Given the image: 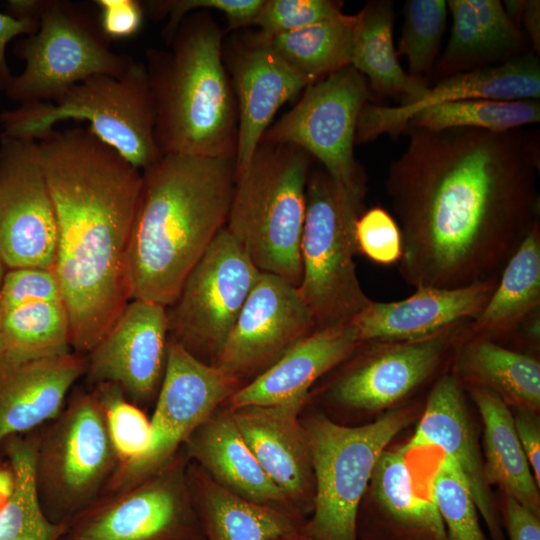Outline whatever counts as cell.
I'll return each mask as SVG.
<instances>
[{"instance_id": "51", "label": "cell", "mask_w": 540, "mask_h": 540, "mask_svg": "<svg viewBox=\"0 0 540 540\" xmlns=\"http://www.w3.org/2000/svg\"><path fill=\"white\" fill-rule=\"evenodd\" d=\"M7 269L5 267V265L3 264V261L0 257V290H1V286H2V282H3V279H4V275L6 273Z\"/></svg>"}, {"instance_id": "46", "label": "cell", "mask_w": 540, "mask_h": 540, "mask_svg": "<svg viewBox=\"0 0 540 540\" xmlns=\"http://www.w3.org/2000/svg\"><path fill=\"white\" fill-rule=\"evenodd\" d=\"M39 21L34 18H15L0 12V92L5 93L14 75L7 63L6 48L17 36H30L37 32Z\"/></svg>"}, {"instance_id": "9", "label": "cell", "mask_w": 540, "mask_h": 540, "mask_svg": "<svg viewBox=\"0 0 540 540\" xmlns=\"http://www.w3.org/2000/svg\"><path fill=\"white\" fill-rule=\"evenodd\" d=\"M34 15L37 32L13 48L25 67L5 92L11 101L52 102L91 76H121L134 62L113 51L97 14L84 4L36 0Z\"/></svg>"}, {"instance_id": "6", "label": "cell", "mask_w": 540, "mask_h": 540, "mask_svg": "<svg viewBox=\"0 0 540 540\" xmlns=\"http://www.w3.org/2000/svg\"><path fill=\"white\" fill-rule=\"evenodd\" d=\"M69 119L86 121L95 136L140 171L163 155L155 139V109L144 62L134 61L118 77L91 76L52 102L2 111L1 134L38 140Z\"/></svg>"}, {"instance_id": "15", "label": "cell", "mask_w": 540, "mask_h": 540, "mask_svg": "<svg viewBox=\"0 0 540 540\" xmlns=\"http://www.w3.org/2000/svg\"><path fill=\"white\" fill-rule=\"evenodd\" d=\"M58 230L37 140L0 135V257L53 270Z\"/></svg>"}, {"instance_id": "17", "label": "cell", "mask_w": 540, "mask_h": 540, "mask_svg": "<svg viewBox=\"0 0 540 540\" xmlns=\"http://www.w3.org/2000/svg\"><path fill=\"white\" fill-rule=\"evenodd\" d=\"M315 330L297 286L261 272L211 364L240 379L264 365L270 367Z\"/></svg>"}, {"instance_id": "14", "label": "cell", "mask_w": 540, "mask_h": 540, "mask_svg": "<svg viewBox=\"0 0 540 540\" xmlns=\"http://www.w3.org/2000/svg\"><path fill=\"white\" fill-rule=\"evenodd\" d=\"M370 97L366 78L352 65L344 67L309 84L261 141L295 145L316 157L337 182L363 186L353 147L358 116Z\"/></svg>"}, {"instance_id": "21", "label": "cell", "mask_w": 540, "mask_h": 540, "mask_svg": "<svg viewBox=\"0 0 540 540\" xmlns=\"http://www.w3.org/2000/svg\"><path fill=\"white\" fill-rule=\"evenodd\" d=\"M540 64L535 54H522L501 64L442 78L416 102L400 106L367 103L356 124L355 142L372 141L382 134L406 131L408 121L419 111L438 104L467 99H539Z\"/></svg>"}, {"instance_id": "45", "label": "cell", "mask_w": 540, "mask_h": 540, "mask_svg": "<svg viewBox=\"0 0 540 540\" xmlns=\"http://www.w3.org/2000/svg\"><path fill=\"white\" fill-rule=\"evenodd\" d=\"M514 425L520 445L528 460L533 476L540 487V428L536 413L515 408Z\"/></svg>"}, {"instance_id": "16", "label": "cell", "mask_w": 540, "mask_h": 540, "mask_svg": "<svg viewBox=\"0 0 540 540\" xmlns=\"http://www.w3.org/2000/svg\"><path fill=\"white\" fill-rule=\"evenodd\" d=\"M165 467L129 488L100 496L69 521L60 540H204L197 534L179 470Z\"/></svg>"}, {"instance_id": "13", "label": "cell", "mask_w": 540, "mask_h": 540, "mask_svg": "<svg viewBox=\"0 0 540 540\" xmlns=\"http://www.w3.org/2000/svg\"><path fill=\"white\" fill-rule=\"evenodd\" d=\"M471 322L465 319L418 339L360 342L357 357L333 381L330 397L362 411L395 405L451 367Z\"/></svg>"}, {"instance_id": "49", "label": "cell", "mask_w": 540, "mask_h": 540, "mask_svg": "<svg viewBox=\"0 0 540 540\" xmlns=\"http://www.w3.org/2000/svg\"><path fill=\"white\" fill-rule=\"evenodd\" d=\"M14 484V473L9 461L0 459V511L8 500Z\"/></svg>"}, {"instance_id": "8", "label": "cell", "mask_w": 540, "mask_h": 540, "mask_svg": "<svg viewBox=\"0 0 540 540\" xmlns=\"http://www.w3.org/2000/svg\"><path fill=\"white\" fill-rule=\"evenodd\" d=\"M407 410H394L358 427L325 416L305 426L316 481L312 518L301 532L310 540H358V509L375 466L392 439L410 422Z\"/></svg>"}, {"instance_id": "10", "label": "cell", "mask_w": 540, "mask_h": 540, "mask_svg": "<svg viewBox=\"0 0 540 540\" xmlns=\"http://www.w3.org/2000/svg\"><path fill=\"white\" fill-rule=\"evenodd\" d=\"M45 432L40 431L35 478L53 522H68L104 493L119 460L96 393L78 390Z\"/></svg>"}, {"instance_id": "26", "label": "cell", "mask_w": 540, "mask_h": 540, "mask_svg": "<svg viewBox=\"0 0 540 540\" xmlns=\"http://www.w3.org/2000/svg\"><path fill=\"white\" fill-rule=\"evenodd\" d=\"M349 327L315 330L228 399L230 410L308 398L320 377L343 363L358 346Z\"/></svg>"}, {"instance_id": "40", "label": "cell", "mask_w": 540, "mask_h": 540, "mask_svg": "<svg viewBox=\"0 0 540 540\" xmlns=\"http://www.w3.org/2000/svg\"><path fill=\"white\" fill-rule=\"evenodd\" d=\"M108 434L119 460V467L139 460L151 442V425L146 415L127 399L120 386L113 383L95 385Z\"/></svg>"}, {"instance_id": "31", "label": "cell", "mask_w": 540, "mask_h": 540, "mask_svg": "<svg viewBox=\"0 0 540 540\" xmlns=\"http://www.w3.org/2000/svg\"><path fill=\"white\" fill-rule=\"evenodd\" d=\"M540 312V223L505 265L482 311L472 319L470 335L504 345L518 328Z\"/></svg>"}, {"instance_id": "11", "label": "cell", "mask_w": 540, "mask_h": 540, "mask_svg": "<svg viewBox=\"0 0 540 540\" xmlns=\"http://www.w3.org/2000/svg\"><path fill=\"white\" fill-rule=\"evenodd\" d=\"M260 274L238 240L221 229L166 306L169 337L200 360L214 359Z\"/></svg>"}, {"instance_id": "1", "label": "cell", "mask_w": 540, "mask_h": 540, "mask_svg": "<svg viewBox=\"0 0 540 540\" xmlns=\"http://www.w3.org/2000/svg\"><path fill=\"white\" fill-rule=\"evenodd\" d=\"M406 131L385 183L401 277L415 289L498 282L539 223L538 140L520 128Z\"/></svg>"}, {"instance_id": "12", "label": "cell", "mask_w": 540, "mask_h": 540, "mask_svg": "<svg viewBox=\"0 0 540 540\" xmlns=\"http://www.w3.org/2000/svg\"><path fill=\"white\" fill-rule=\"evenodd\" d=\"M238 382L168 335L164 375L150 420V446L139 460L117 468L104 494L129 488L164 468L177 448L238 389Z\"/></svg>"}, {"instance_id": "24", "label": "cell", "mask_w": 540, "mask_h": 540, "mask_svg": "<svg viewBox=\"0 0 540 540\" xmlns=\"http://www.w3.org/2000/svg\"><path fill=\"white\" fill-rule=\"evenodd\" d=\"M496 285L497 282H483L460 288L422 287L399 301L373 300L349 327L358 343L418 339L475 318Z\"/></svg>"}, {"instance_id": "43", "label": "cell", "mask_w": 540, "mask_h": 540, "mask_svg": "<svg viewBox=\"0 0 540 540\" xmlns=\"http://www.w3.org/2000/svg\"><path fill=\"white\" fill-rule=\"evenodd\" d=\"M264 0H159L148 1L145 6L153 16L168 19L162 36L169 43L181 21L192 11L217 10L226 16L229 29L253 24Z\"/></svg>"}, {"instance_id": "48", "label": "cell", "mask_w": 540, "mask_h": 540, "mask_svg": "<svg viewBox=\"0 0 540 540\" xmlns=\"http://www.w3.org/2000/svg\"><path fill=\"white\" fill-rule=\"evenodd\" d=\"M520 22L527 31L534 52L540 47V2L538 0H524Z\"/></svg>"}, {"instance_id": "25", "label": "cell", "mask_w": 540, "mask_h": 540, "mask_svg": "<svg viewBox=\"0 0 540 540\" xmlns=\"http://www.w3.org/2000/svg\"><path fill=\"white\" fill-rule=\"evenodd\" d=\"M306 400L230 410L245 443L287 499L302 497L312 471L305 430L298 421Z\"/></svg>"}, {"instance_id": "44", "label": "cell", "mask_w": 540, "mask_h": 540, "mask_svg": "<svg viewBox=\"0 0 540 540\" xmlns=\"http://www.w3.org/2000/svg\"><path fill=\"white\" fill-rule=\"evenodd\" d=\"M98 21L109 39L134 36L143 22V4L137 0H96Z\"/></svg>"}, {"instance_id": "19", "label": "cell", "mask_w": 540, "mask_h": 540, "mask_svg": "<svg viewBox=\"0 0 540 540\" xmlns=\"http://www.w3.org/2000/svg\"><path fill=\"white\" fill-rule=\"evenodd\" d=\"M238 115L235 173L248 167L278 109L314 81L287 64L256 35L228 48Z\"/></svg>"}, {"instance_id": "35", "label": "cell", "mask_w": 540, "mask_h": 540, "mask_svg": "<svg viewBox=\"0 0 540 540\" xmlns=\"http://www.w3.org/2000/svg\"><path fill=\"white\" fill-rule=\"evenodd\" d=\"M357 14L316 23L298 30L255 35L292 68L312 81L352 64Z\"/></svg>"}, {"instance_id": "36", "label": "cell", "mask_w": 540, "mask_h": 540, "mask_svg": "<svg viewBox=\"0 0 540 540\" xmlns=\"http://www.w3.org/2000/svg\"><path fill=\"white\" fill-rule=\"evenodd\" d=\"M204 540H274L299 530L293 516L205 480L199 496Z\"/></svg>"}, {"instance_id": "52", "label": "cell", "mask_w": 540, "mask_h": 540, "mask_svg": "<svg viewBox=\"0 0 540 540\" xmlns=\"http://www.w3.org/2000/svg\"><path fill=\"white\" fill-rule=\"evenodd\" d=\"M4 351H5V346H4L3 340H2L1 335H0V357L4 353Z\"/></svg>"}, {"instance_id": "47", "label": "cell", "mask_w": 540, "mask_h": 540, "mask_svg": "<svg viewBox=\"0 0 540 540\" xmlns=\"http://www.w3.org/2000/svg\"><path fill=\"white\" fill-rule=\"evenodd\" d=\"M503 516L509 540H540V519L504 494Z\"/></svg>"}, {"instance_id": "42", "label": "cell", "mask_w": 540, "mask_h": 540, "mask_svg": "<svg viewBox=\"0 0 540 540\" xmlns=\"http://www.w3.org/2000/svg\"><path fill=\"white\" fill-rule=\"evenodd\" d=\"M355 242L357 252L376 264H396L403 255L399 225L382 207H373L361 213L355 223Z\"/></svg>"}, {"instance_id": "34", "label": "cell", "mask_w": 540, "mask_h": 540, "mask_svg": "<svg viewBox=\"0 0 540 540\" xmlns=\"http://www.w3.org/2000/svg\"><path fill=\"white\" fill-rule=\"evenodd\" d=\"M40 429V428H39ZM8 438L2 447L14 484L0 511V540H60L68 522L51 521L43 511L35 478L40 431Z\"/></svg>"}, {"instance_id": "38", "label": "cell", "mask_w": 540, "mask_h": 540, "mask_svg": "<svg viewBox=\"0 0 540 540\" xmlns=\"http://www.w3.org/2000/svg\"><path fill=\"white\" fill-rule=\"evenodd\" d=\"M429 485L447 540H488L468 485L450 457L443 454Z\"/></svg>"}, {"instance_id": "30", "label": "cell", "mask_w": 540, "mask_h": 540, "mask_svg": "<svg viewBox=\"0 0 540 540\" xmlns=\"http://www.w3.org/2000/svg\"><path fill=\"white\" fill-rule=\"evenodd\" d=\"M407 453L404 447L385 450L370 480L389 540H447L432 493L421 494L414 483Z\"/></svg>"}, {"instance_id": "32", "label": "cell", "mask_w": 540, "mask_h": 540, "mask_svg": "<svg viewBox=\"0 0 540 540\" xmlns=\"http://www.w3.org/2000/svg\"><path fill=\"white\" fill-rule=\"evenodd\" d=\"M467 388L484 425L483 464L488 485H497L539 516V487L517 437L510 407L487 389Z\"/></svg>"}, {"instance_id": "33", "label": "cell", "mask_w": 540, "mask_h": 540, "mask_svg": "<svg viewBox=\"0 0 540 540\" xmlns=\"http://www.w3.org/2000/svg\"><path fill=\"white\" fill-rule=\"evenodd\" d=\"M394 10L391 1H371L357 13L352 66L376 92L399 96L400 105L419 100L427 83L400 65L393 44Z\"/></svg>"}, {"instance_id": "23", "label": "cell", "mask_w": 540, "mask_h": 540, "mask_svg": "<svg viewBox=\"0 0 540 540\" xmlns=\"http://www.w3.org/2000/svg\"><path fill=\"white\" fill-rule=\"evenodd\" d=\"M0 335L5 350L39 356L71 350L69 320L53 270H7L0 290Z\"/></svg>"}, {"instance_id": "5", "label": "cell", "mask_w": 540, "mask_h": 540, "mask_svg": "<svg viewBox=\"0 0 540 540\" xmlns=\"http://www.w3.org/2000/svg\"><path fill=\"white\" fill-rule=\"evenodd\" d=\"M310 155L287 143L261 141L234 176L226 229L254 265L299 286Z\"/></svg>"}, {"instance_id": "20", "label": "cell", "mask_w": 540, "mask_h": 540, "mask_svg": "<svg viewBox=\"0 0 540 540\" xmlns=\"http://www.w3.org/2000/svg\"><path fill=\"white\" fill-rule=\"evenodd\" d=\"M86 369L87 358L71 350L39 356L4 351L0 357V459L8 438L39 429L60 414L70 389Z\"/></svg>"}, {"instance_id": "29", "label": "cell", "mask_w": 540, "mask_h": 540, "mask_svg": "<svg viewBox=\"0 0 540 540\" xmlns=\"http://www.w3.org/2000/svg\"><path fill=\"white\" fill-rule=\"evenodd\" d=\"M451 367L464 386L487 389L509 407L539 410L540 361L532 353L469 334Z\"/></svg>"}, {"instance_id": "37", "label": "cell", "mask_w": 540, "mask_h": 540, "mask_svg": "<svg viewBox=\"0 0 540 540\" xmlns=\"http://www.w3.org/2000/svg\"><path fill=\"white\" fill-rule=\"evenodd\" d=\"M539 121V99H467L438 104L417 112L408 121L406 130L417 128L442 131L452 128H476L506 131Z\"/></svg>"}, {"instance_id": "3", "label": "cell", "mask_w": 540, "mask_h": 540, "mask_svg": "<svg viewBox=\"0 0 540 540\" xmlns=\"http://www.w3.org/2000/svg\"><path fill=\"white\" fill-rule=\"evenodd\" d=\"M141 172L126 257L129 299L168 306L226 225L235 158L163 154Z\"/></svg>"}, {"instance_id": "39", "label": "cell", "mask_w": 540, "mask_h": 540, "mask_svg": "<svg viewBox=\"0 0 540 540\" xmlns=\"http://www.w3.org/2000/svg\"><path fill=\"white\" fill-rule=\"evenodd\" d=\"M403 12L404 23L396 54L405 56L409 74L420 78L431 69L438 53L446 25L447 1L409 0Z\"/></svg>"}, {"instance_id": "22", "label": "cell", "mask_w": 540, "mask_h": 540, "mask_svg": "<svg viewBox=\"0 0 540 540\" xmlns=\"http://www.w3.org/2000/svg\"><path fill=\"white\" fill-rule=\"evenodd\" d=\"M403 447L408 452L437 447L450 457L466 481L492 539L505 540L499 513L485 478L483 458L470 420L464 385L452 369L434 382L415 433Z\"/></svg>"}, {"instance_id": "4", "label": "cell", "mask_w": 540, "mask_h": 540, "mask_svg": "<svg viewBox=\"0 0 540 540\" xmlns=\"http://www.w3.org/2000/svg\"><path fill=\"white\" fill-rule=\"evenodd\" d=\"M201 10L181 21L170 50L146 51L155 139L162 154L235 158L237 104L223 63V33Z\"/></svg>"}, {"instance_id": "28", "label": "cell", "mask_w": 540, "mask_h": 540, "mask_svg": "<svg viewBox=\"0 0 540 540\" xmlns=\"http://www.w3.org/2000/svg\"><path fill=\"white\" fill-rule=\"evenodd\" d=\"M184 444L214 482L233 494L269 506L287 501L245 443L230 413L211 416Z\"/></svg>"}, {"instance_id": "18", "label": "cell", "mask_w": 540, "mask_h": 540, "mask_svg": "<svg viewBox=\"0 0 540 540\" xmlns=\"http://www.w3.org/2000/svg\"><path fill=\"white\" fill-rule=\"evenodd\" d=\"M168 340L166 306L130 300L87 354V380L113 383L129 401L148 400L162 382Z\"/></svg>"}, {"instance_id": "2", "label": "cell", "mask_w": 540, "mask_h": 540, "mask_svg": "<svg viewBox=\"0 0 540 540\" xmlns=\"http://www.w3.org/2000/svg\"><path fill=\"white\" fill-rule=\"evenodd\" d=\"M37 142L57 222L53 271L70 348L88 354L130 301L126 257L142 172L88 127L52 129Z\"/></svg>"}, {"instance_id": "27", "label": "cell", "mask_w": 540, "mask_h": 540, "mask_svg": "<svg viewBox=\"0 0 540 540\" xmlns=\"http://www.w3.org/2000/svg\"><path fill=\"white\" fill-rule=\"evenodd\" d=\"M447 7L452 29L437 65L444 78L522 55L525 35L510 20L500 1L450 0Z\"/></svg>"}, {"instance_id": "7", "label": "cell", "mask_w": 540, "mask_h": 540, "mask_svg": "<svg viewBox=\"0 0 540 540\" xmlns=\"http://www.w3.org/2000/svg\"><path fill=\"white\" fill-rule=\"evenodd\" d=\"M365 193V185L345 186L325 169L309 174L297 288L316 330L349 325L373 301L361 287L354 262L355 223Z\"/></svg>"}, {"instance_id": "50", "label": "cell", "mask_w": 540, "mask_h": 540, "mask_svg": "<svg viewBox=\"0 0 540 540\" xmlns=\"http://www.w3.org/2000/svg\"><path fill=\"white\" fill-rule=\"evenodd\" d=\"M274 540H310L306 535H304L302 532L299 533V530L294 531L292 533L283 535L279 538H276Z\"/></svg>"}, {"instance_id": "41", "label": "cell", "mask_w": 540, "mask_h": 540, "mask_svg": "<svg viewBox=\"0 0 540 540\" xmlns=\"http://www.w3.org/2000/svg\"><path fill=\"white\" fill-rule=\"evenodd\" d=\"M343 2L333 0H264L252 25L273 35L340 17Z\"/></svg>"}]
</instances>
